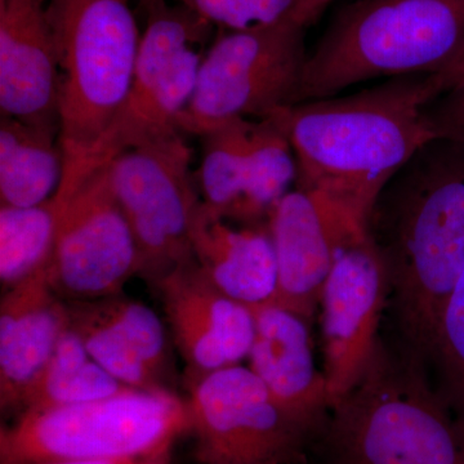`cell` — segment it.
<instances>
[{"mask_svg": "<svg viewBox=\"0 0 464 464\" xmlns=\"http://www.w3.org/2000/svg\"><path fill=\"white\" fill-rule=\"evenodd\" d=\"M366 231L380 253L402 355L426 369L464 271V141L433 137L382 188Z\"/></svg>", "mask_w": 464, "mask_h": 464, "instance_id": "6da1fadb", "label": "cell"}, {"mask_svg": "<svg viewBox=\"0 0 464 464\" xmlns=\"http://www.w3.org/2000/svg\"><path fill=\"white\" fill-rule=\"evenodd\" d=\"M442 93L438 72L390 78L350 96L304 101L271 115L297 160L295 188L343 200L364 217L391 177L436 137L423 110Z\"/></svg>", "mask_w": 464, "mask_h": 464, "instance_id": "7a4b0ae2", "label": "cell"}, {"mask_svg": "<svg viewBox=\"0 0 464 464\" xmlns=\"http://www.w3.org/2000/svg\"><path fill=\"white\" fill-rule=\"evenodd\" d=\"M58 69L66 199L91 173L96 150L123 108L142 33L130 0H47Z\"/></svg>", "mask_w": 464, "mask_h": 464, "instance_id": "3957f363", "label": "cell"}, {"mask_svg": "<svg viewBox=\"0 0 464 464\" xmlns=\"http://www.w3.org/2000/svg\"><path fill=\"white\" fill-rule=\"evenodd\" d=\"M325 464H462L463 432L426 369L381 342L316 436Z\"/></svg>", "mask_w": 464, "mask_h": 464, "instance_id": "277c9868", "label": "cell"}, {"mask_svg": "<svg viewBox=\"0 0 464 464\" xmlns=\"http://www.w3.org/2000/svg\"><path fill=\"white\" fill-rule=\"evenodd\" d=\"M464 47V0H353L308 54L297 102L380 78L439 72Z\"/></svg>", "mask_w": 464, "mask_h": 464, "instance_id": "5b68a950", "label": "cell"}, {"mask_svg": "<svg viewBox=\"0 0 464 464\" xmlns=\"http://www.w3.org/2000/svg\"><path fill=\"white\" fill-rule=\"evenodd\" d=\"M190 432L188 404L169 390H128L84 404L23 411L0 432V464L136 457Z\"/></svg>", "mask_w": 464, "mask_h": 464, "instance_id": "8992f818", "label": "cell"}, {"mask_svg": "<svg viewBox=\"0 0 464 464\" xmlns=\"http://www.w3.org/2000/svg\"><path fill=\"white\" fill-rule=\"evenodd\" d=\"M304 33L297 24H282L217 35L179 130L201 137L228 121H258L295 105L308 56Z\"/></svg>", "mask_w": 464, "mask_h": 464, "instance_id": "52a82bcc", "label": "cell"}, {"mask_svg": "<svg viewBox=\"0 0 464 464\" xmlns=\"http://www.w3.org/2000/svg\"><path fill=\"white\" fill-rule=\"evenodd\" d=\"M141 36L132 87L92 161L91 173L128 150L179 133L215 26L183 5L152 0L142 5ZM182 133V132H181Z\"/></svg>", "mask_w": 464, "mask_h": 464, "instance_id": "ba28073f", "label": "cell"}, {"mask_svg": "<svg viewBox=\"0 0 464 464\" xmlns=\"http://www.w3.org/2000/svg\"><path fill=\"white\" fill-rule=\"evenodd\" d=\"M186 404L199 464H297L316 438L248 366L194 377Z\"/></svg>", "mask_w": 464, "mask_h": 464, "instance_id": "9c48e42d", "label": "cell"}, {"mask_svg": "<svg viewBox=\"0 0 464 464\" xmlns=\"http://www.w3.org/2000/svg\"><path fill=\"white\" fill-rule=\"evenodd\" d=\"M183 133L128 150L110 161L116 199L132 228L141 273L154 283L192 258L190 232L201 198Z\"/></svg>", "mask_w": 464, "mask_h": 464, "instance_id": "30bf717a", "label": "cell"}, {"mask_svg": "<svg viewBox=\"0 0 464 464\" xmlns=\"http://www.w3.org/2000/svg\"><path fill=\"white\" fill-rule=\"evenodd\" d=\"M60 201L63 212L48 265L52 286L70 301L118 295L130 277L141 273V257L116 199L110 164L88 174Z\"/></svg>", "mask_w": 464, "mask_h": 464, "instance_id": "8fae6325", "label": "cell"}, {"mask_svg": "<svg viewBox=\"0 0 464 464\" xmlns=\"http://www.w3.org/2000/svg\"><path fill=\"white\" fill-rule=\"evenodd\" d=\"M277 262L274 304L310 322L337 258L364 239V217L343 200L317 190H290L268 217Z\"/></svg>", "mask_w": 464, "mask_h": 464, "instance_id": "7c38bea8", "label": "cell"}, {"mask_svg": "<svg viewBox=\"0 0 464 464\" xmlns=\"http://www.w3.org/2000/svg\"><path fill=\"white\" fill-rule=\"evenodd\" d=\"M389 301L386 270L369 235L341 253L320 297L329 409L365 373Z\"/></svg>", "mask_w": 464, "mask_h": 464, "instance_id": "4fadbf2b", "label": "cell"}, {"mask_svg": "<svg viewBox=\"0 0 464 464\" xmlns=\"http://www.w3.org/2000/svg\"><path fill=\"white\" fill-rule=\"evenodd\" d=\"M152 284L174 343L194 377L248 359L256 328L252 308L216 288L194 256Z\"/></svg>", "mask_w": 464, "mask_h": 464, "instance_id": "5bb4252c", "label": "cell"}, {"mask_svg": "<svg viewBox=\"0 0 464 464\" xmlns=\"http://www.w3.org/2000/svg\"><path fill=\"white\" fill-rule=\"evenodd\" d=\"M0 112L60 139L47 0H0Z\"/></svg>", "mask_w": 464, "mask_h": 464, "instance_id": "9a60e30c", "label": "cell"}, {"mask_svg": "<svg viewBox=\"0 0 464 464\" xmlns=\"http://www.w3.org/2000/svg\"><path fill=\"white\" fill-rule=\"evenodd\" d=\"M253 314L248 368L289 414L317 436L328 415L329 398L325 377L314 359L308 320L276 304L253 308Z\"/></svg>", "mask_w": 464, "mask_h": 464, "instance_id": "2e32d148", "label": "cell"}, {"mask_svg": "<svg viewBox=\"0 0 464 464\" xmlns=\"http://www.w3.org/2000/svg\"><path fill=\"white\" fill-rule=\"evenodd\" d=\"M67 325V304L52 286L48 266L5 290L0 304L2 411H21Z\"/></svg>", "mask_w": 464, "mask_h": 464, "instance_id": "e0dca14e", "label": "cell"}, {"mask_svg": "<svg viewBox=\"0 0 464 464\" xmlns=\"http://www.w3.org/2000/svg\"><path fill=\"white\" fill-rule=\"evenodd\" d=\"M192 256L210 283L249 308L274 304L277 262L268 222L237 224L200 201L192 218Z\"/></svg>", "mask_w": 464, "mask_h": 464, "instance_id": "ac0fdd59", "label": "cell"}, {"mask_svg": "<svg viewBox=\"0 0 464 464\" xmlns=\"http://www.w3.org/2000/svg\"><path fill=\"white\" fill-rule=\"evenodd\" d=\"M65 174L60 139L16 119L0 118V201L34 207L57 194Z\"/></svg>", "mask_w": 464, "mask_h": 464, "instance_id": "d6986e66", "label": "cell"}, {"mask_svg": "<svg viewBox=\"0 0 464 464\" xmlns=\"http://www.w3.org/2000/svg\"><path fill=\"white\" fill-rule=\"evenodd\" d=\"M134 390L124 386L97 364L81 335L69 325L39 380L27 393L21 413L96 401Z\"/></svg>", "mask_w": 464, "mask_h": 464, "instance_id": "ffe728a7", "label": "cell"}, {"mask_svg": "<svg viewBox=\"0 0 464 464\" xmlns=\"http://www.w3.org/2000/svg\"><path fill=\"white\" fill-rule=\"evenodd\" d=\"M298 179L295 151L271 116L252 121L249 137V176L246 195L237 216V224L268 222L275 206Z\"/></svg>", "mask_w": 464, "mask_h": 464, "instance_id": "44dd1931", "label": "cell"}, {"mask_svg": "<svg viewBox=\"0 0 464 464\" xmlns=\"http://www.w3.org/2000/svg\"><path fill=\"white\" fill-rule=\"evenodd\" d=\"M63 204L0 208V282L5 290L50 265Z\"/></svg>", "mask_w": 464, "mask_h": 464, "instance_id": "7402d4cb", "label": "cell"}, {"mask_svg": "<svg viewBox=\"0 0 464 464\" xmlns=\"http://www.w3.org/2000/svg\"><path fill=\"white\" fill-rule=\"evenodd\" d=\"M252 119H237L201 136L203 157L198 182L201 201L225 218L237 216L249 176Z\"/></svg>", "mask_w": 464, "mask_h": 464, "instance_id": "603a6c76", "label": "cell"}, {"mask_svg": "<svg viewBox=\"0 0 464 464\" xmlns=\"http://www.w3.org/2000/svg\"><path fill=\"white\" fill-rule=\"evenodd\" d=\"M67 310L70 325L81 335L92 359L115 380L134 390L167 389L96 302L70 301Z\"/></svg>", "mask_w": 464, "mask_h": 464, "instance_id": "cb8c5ba5", "label": "cell"}, {"mask_svg": "<svg viewBox=\"0 0 464 464\" xmlns=\"http://www.w3.org/2000/svg\"><path fill=\"white\" fill-rule=\"evenodd\" d=\"M222 32L313 25L335 0H176Z\"/></svg>", "mask_w": 464, "mask_h": 464, "instance_id": "d4e9b609", "label": "cell"}, {"mask_svg": "<svg viewBox=\"0 0 464 464\" xmlns=\"http://www.w3.org/2000/svg\"><path fill=\"white\" fill-rule=\"evenodd\" d=\"M430 364L438 369L436 391L464 427V271L442 308Z\"/></svg>", "mask_w": 464, "mask_h": 464, "instance_id": "484cf974", "label": "cell"}, {"mask_svg": "<svg viewBox=\"0 0 464 464\" xmlns=\"http://www.w3.org/2000/svg\"><path fill=\"white\" fill-rule=\"evenodd\" d=\"M118 295L94 299V302L103 316L114 324L143 362L163 381L168 364L166 326L146 304Z\"/></svg>", "mask_w": 464, "mask_h": 464, "instance_id": "4316f807", "label": "cell"}, {"mask_svg": "<svg viewBox=\"0 0 464 464\" xmlns=\"http://www.w3.org/2000/svg\"><path fill=\"white\" fill-rule=\"evenodd\" d=\"M423 118L436 137L464 141V85L432 100L424 108Z\"/></svg>", "mask_w": 464, "mask_h": 464, "instance_id": "83f0119b", "label": "cell"}, {"mask_svg": "<svg viewBox=\"0 0 464 464\" xmlns=\"http://www.w3.org/2000/svg\"><path fill=\"white\" fill-rule=\"evenodd\" d=\"M39 464H170V450L148 456L97 458V459L61 460Z\"/></svg>", "mask_w": 464, "mask_h": 464, "instance_id": "f1b7e54d", "label": "cell"}, {"mask_svg": "<svg viewBox=\"0 0 464 464\" xmlns=\"http://www.w3.org/2000/svg\"><path fill=\"white\" fill-rule=\"evenodd\" d=\"M438 74L440 81H441L442 93L464 85V47L456 60L450 65L445 67L444 70L439 72Z\"/></svg>", "mask_w": 464, "mask_h": 464, "instance_id": "f546056e", "label": "cell"}, {"mask_svg": "<svg viewBox=\"0 0 464 464\" xmlns=\"http://www.w3.org/2000/svg\"><path fill=\"white\" fill-rule=\"evenodd\" d=\"M152 2V0H140V3H141V5H148V3Z\"/></svg>", "mask_w": 464, "mask_h": 464, "instance_id": "4dcf8cb0", "label": "cell"}, {"mask_svg": "<svg viewBox=\"0 0 464 464\" xmlns=\"http://www.w3.org/2000/svg\"><path fill=\"white\" fill-rule=\"evenodd\" d=\"M460 429H462V432H463V463L464 464V427H460Z\"/></svg>", "mask_w": 464, "mask_h": 464, "instance_id": "1f68e13d", "label": "cell"}]
</instances>
